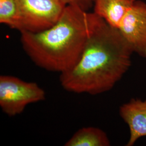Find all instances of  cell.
Wrapping results in <instances>:
<instances>
[{"mask_svg":"<svg viewBox=\"0 0 146 146\" xmlns=\"http://www.w3.org/2000/svg\"><path fill=\"white\" fill-rule=\"evenodd\" d=\"M133 52L146 58V3L136 1L118 27Z\"/></svg>","mask_w":146,"mask_h":146,"instance_id":"5b68a950","label":"cell"},{"mask_svg":"<svg viewBox=\"0 0 146 146\" xmlns=\"http://www.w3.org/2000/svg\"><path fill=\"white\" fill-rule=\"evenodd\" d=\"M16 15L15 0H0V23L13 26Z\"/></svg>","mask_w":146,"mask_h":146,"instance_id":"9c48e42d","label":"cell"},{"mask_svg":"<svg viewBox=\"0 0 146 146\" xmlns=\"http://www.w3.org/2000/svg\"><path fill=\"white\" fill-rule=\"evenodd\" d=\"M94 13L111 26L118 28L120 22L136 0H94Z\"/></svg>","mask_w":146,"mask_h":146,"instance_id":"52a82bcc","label":"cell"},{"mask_svg":"<svg viewBox=\"0 0 146 146\" xmlns=\"http://www.w3.org/2000/svg\"><path fill=\"white\" fill-rule=\"evenodd\" d=\"M88 13L66 5L57 23L38 33L21 32L23 49L37 66L62 74L73 68L81 56L88 35Z\"/></svg>","mask_w":146,"mask_h":146,"instance_id":"7a4b0ae2","label":"cell"},{"mask_svg":"<svg viewBox=\"0 0 146 146\" xmlns=\"http://www.w3.org/2000/svg\"><path fill=\"white\" fill-rule=\"evenodd\" d=\"M67 5H74L80 7L84 11H86L89 9L93 4L94 0H61Z\"/></svg>","mask_w":146,"mask_h":146,"instance_id":"30bf717a","label":"cell"},{"mask_svg":"<svg viewBox=\"0 0 146 146\" xmlns=\"http://www.w3.org/2000/svg\"><path fill=\"white\" fill-rule=\"evenodd\" d=\"M88 35L78 63L60 74L63 88L97 95L113 88L131 64L133 52L118 29L95 13H88Z\"/></svg>","mask_w":146,"mask_h":146,"instance_id":"6da1fadb","label":"cell"},{"mask_svg":"<svg viewBox=\"0 0 146 146\" xmlns=\"http://www.w3.org/2000/svg\"><path fill=\"white\" fill-rule=\"evenodd\" d=\"M119 113L130 131L127 146H133L139 139L146 136V100H131L120 107Z\"/></svg>","mask_w":146,"mask_h":146,"instance_id":"8992f818","label":"cell"},{"mask_svg":"<svg viewBox=\"0 0 146 146\" xmlns=\"http://www.w3.org/2000/svg\"><path fill=\"white\" fill-rule=\"evenodd\" d=\"M110 140L101 129L83 127L77 131L65 144V146H109Z\"/></svg>","mask_w":146,"mask_h":146,"instance_id":"ba28073f","label":"cell"},{"mask_svg":"<svg viewBox=\"0 0 146 146\" xmlns=\"http://www.w3.org/2000/svg\"><path fill=\"white\" fill-rule=\"evenodd\" d=\"M45 99L44 90L36 83L11 75L0 76V107L5 114H20L28 104Z\"/></svg>","mask_w":146,"mask_h":146,"instance_id":"277c9868","label":"cell"},{"mask_svg":"<svg viewBox=\"0 0 146 146\" xmlns=\"http://www.w3.org/2000/svg\"><path fill=\"white\" fill-rule=\"evenodd\" d=\"M16 15L13 29L38 33L55 25L67 5L61 0H15Z\"/></svg>","mask_w":146,"mask_h":146,"instance_id":"3957f363","label":"cell"}]
</instances>
